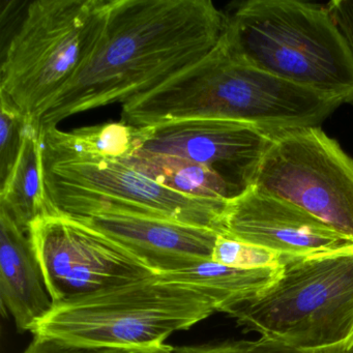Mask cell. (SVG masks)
<instances>
[{"mask_svg":"<svg viewBox=\"0 0 353 353\" xmlns=\"http://www.w3.org/2000/svg\"><path fill=\"white\" fill-rule=\"evenodd\" d=\"M227 23L210 0H110L92 57L49 105L41 127L156 90L214 50Z\"/></svg>","mask_w":353,"mask_h":353,"instance_id":"6da1fadb","label":"cell"},{"mask_svg":"<svg viewBox=\"0 0 353 353\" xmlns=\"http://www.w3.org/2000/svg\"><path fill=\"white\" fill-rule=\"evenodd\" d=\"M43 160L71 162L82 160H123L141 150L145 129L123 121L73 131L57 125L41 127Z\"/></svg>","mask_w":353,"mask_h":353,"instance_id":"5bb4252c","label":"cell"},{"mask_svg":"<svg viewBox=\"0 0 353 353\" xmlns=\"http://www.w3.org/2000/svg\"><path fill=\"white\" fill-rule=\"evenodd\" d=\"M353 346V334L351 336L350 340H349L348 344H347V349L351 348Z\"/></svg>","mask_w":353,"mask_h":353,"instance_id":"603a6c76","label":"cell"},{"mask_svg":"<svg viewBox=\"0 0 353 353\" xmlns=\"http://www.w3.org/2000/svg\"><path fill=\"white\" fill-rule=\"evenodd\" d=\"M210 291L164 282L156 274L53 305L34 338L85 348L173 353L166 341L218 312Z\"/></svg>","mask_w":353,"mask_h":353,"instance_id":"277c9868","label":"cell"},{"mask_svg":"<svg viewBox=\"0 0 353 353\" xmlns=\"http://www.w3.org/2000/svg\"><path fill=\"white\" fill-rule=\"evenodd\" d=\"M341 105L339 99L295 85L241 61L223 37L201 61L121 105V121L142 128L181 119H227L280 131L319 127Z\"/></svg>","mask_w":353,"mask_h":353,"instance_id":"7a4b0ae2","label":"cell"},{"mask_svg":"<svg viewBox=\"0 0 353 353\" xmlns=\"http://www.w3.org/2000/svg\"><path fill=\"white\" fill-rule=\"evenodd\" d=\"M77 219L127 250L154 274L179 272L212 260L221 235L212 229L179 221L121 212H99Z\"/></svg>","mask_w":353,"mask_h":353,"instance_id":"7c38bea8","label":"cell"},{"mask_svg":"<svg viewBox=\"0 0 353 353\" xmlns=\"http://www.w3.org/2000/svg\"><path fill=\"white\" fill-rule=\"evenodd\" d=\"M121 161L159 185L183 195L224 201L234 198L218 173L189 159L138 150Z\"/></svg>","mask_w":353,"mask_h":353,"instance_id":"e0dca14e","label":"cell"},{"mask_svg":"<svg viewBox=\"0 0 353 353\" xmlns=\"http://www.w3.org/2000/svg\"><path fill=\"white\" fill-rule=\"evenodd\" d=\"M109 3L110 0L28 3L3 57L0 97L40 125L49 105L92 57Z\"/></svg>","mask_w":353,"mask_h":353,"instance_id":"8992f818","label":"cell"},{"mask_svg":"<svg viewBox=\"0 0 353 353\" xmlns=\"http://www.w3.org/2000/svg\"><path fill=\"white\" fill-rule=\"evenodd\" d=\"M0 208L30 233L34 221L59 214L47 195L43 172L42 138L38 123L28 121L17 162L0 187Z\"/></svg>","mask_w":353,"mask_h":353,"instance_id":"9a60e30c","label":"cell"},{"mask_svg":"<svg viewBox=\"0 0 353 353\" xmlns=\"http://www.w3.org/2000/svg\"><path fill=\"white\" fill-rule=\"evenodd\" d=\"M0 187L11 174L20 150L28 121L13 104L0 97ZM34 123V121H32Z\"/></svg>","mask_w":353,"mask_h":353,"instance_id":"ac0fdd59","label":"cell"},{"mask_svg":"<svg viewBox=\"0 0 353 353\" xmlns=\"http://www.w3.org/2000/svg\"><path fill=\"white\" fill-rule=\"evenodd\" d=\"M222 235L281 256H311L352 249L353 241L286 200L252 187L227 202Z\"/></svg>","mask_w":353,"mask_h":353,"instance_id":"8fae6325","label":"cell"},{"mask_svg":"<svg viewBox=\"0 0 353 353\" xmlns=\"http://www.w3.org/2000/svg\"><path fill=\"white\" fill-rule=\"evenodd\" d=\"M245 353H353V346L347 349L346 344H342L325 348L303 349L261 336L256 341H245Z\"/></svg>","mask_w":353,"mask_h":353,"instance_id":"ffe728a7","label":"cell"},{"mask_svg":"<svg viewBox=\"0 0 353 353\" xmlns=\"http://www.w3.org/2000/svg\"><path fill=\"white\" fill-rule=\"evenodd\" d=\"M212 260L231 268L257 270L280 265L281 255L221 234L214 245Z\"/></svg>","mask_w":353,"mask_h":353,"instance_id":"d6986e66","label":"cell"},{"mask_svg":"<svg viewBox=\"0 0 353 353\" xmlns=\"http://www.w3.org/2000/svg\"><path fill=\"white\" fill-rule=\"evenodd\" d=\"M22 353H145L137 349L85 348L53 340L34 338Z\"/></svg>","mask_w":353,"mask_h":353,"instance_id":"44dd1931","label":"cell"},{"mask_svg":"<svg viewBox=\"0 0 353 353\" xmlns=\"http://www.w3.org/2000/svg\"><path fill=\"white\" fill-rule=\"evenodd\" d=\"M281 268L265 291L221 312L245 332L297 348L347 346L353 334V248L283 255Z\"/></svg>","mask_w":353,"mask_h":353,"instance_id":"5b68a950","label":"cell"},{"mask_svg":"<svg viewBox=\"0 0 353 353\" xmlns=\"http://www.w3.org/2000/svg\"><path fill=\"white\" fill-rule=\"evenodd\" d=\"M0 299L20 332H32L54 305L30 233L3 208H0Z\"/></svg>","mask_w":353,"mask_h":353,"instance_id":"4fadbf2b","label":"cell"},{"mask_svg":"<svg viewBox=\"0 0 353 353\" xmlns=\"http://www.w3.org/2000/svg\"><path fill=\"white\" fill-rule=\"evenodd\" d=\"M49 200L61 214L85 218L121 212L169 219L222 234L224 200L202 199L171 191L119 160L47 162L43 160Z\"/></svg>","mask_w":353,"mask_h":353,"instance_id":"52a82bcc","label":"cell"},{"mask_svg":"<svg viewBox=\"0 0 353 353\" xmlns=\"http://www.w3.org/2000/svg\"><path fill=\"white\" fill-rule=\"evenodd\" d=\"M281 264L274 268L245 270L212 260L170 274H156L159 280L198 287L210 291L218 301V312L241 301H249L272 286L280 276Z\"/></svg>","mask_w":353,"mask_h":353,"instance_id":"2e32d148","label":"cell"},{"mask_svg":"<svg viewBox=\"0 0 353 353\" xmlns=\"http://www.w3.org/2000/svg\"><path fill=\"white\" fill-rule=\"evenodd\" d=\"M141 150L195 161L218 173L236 198L251 189L274 131L227 119H191L142 127Z\"/></svg>","mask_w":353,"mask_h":353,"instance_id":"30bf717a","label":"cell"},{"mask_svg":"<svg viewBox=\"0 0 353 353\" xmlns=\"http://www.w3.org/2000/svg\"><path fill=\"white\" fill-rule=\"evenodd\" d=\"M253 188L353 241V158L319 127L274 131Z\"/></svg>","mask_w":353,"mask_h":353,"instance_id":"ba28073f","label":"cell"},{"mask_svg":"<svg viewBox=\"0 0 353 353\" xmlns=\"http://www.w3.org/2000/svg\"><path fill=\"white\" fill-rule=\"evenodd\" d=\"M326 7L353 51V0H334Z\"/></svg>","mask_w":353,"mask_h":353,"instance_id":"7402d4cb","label":"cell"},{"mask_svg":"<svg viewBox=\"0 0 353 353\" xmlns=\"http://www.w3.org/2000/svg\"><path fill=\"white\" fill-rule=\"evenodd\" d=\"M224 41L241 61L301 88L353 103V51L327 7L249 0L227 15Z\"/></svg>","mask_w":353,"mask_h":353,"instance_id":"3957f363","label":"cell"},{"mask_svg":"<svg viewBox=\"0 0 353 353\" xmlns=\"http://www.w3.org/2000/svg\"><path fill=\"white\" fill-rule=\"evenodd\" d=\"M53 303L154 276L137 258L83 221L43 216L30 230Z\"/></svg>","mask_w":353,"mask_h":353,"instance_id":"9c48e42d","label":"cell"}]
</instances>
